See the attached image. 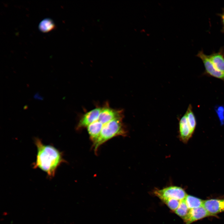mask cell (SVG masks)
<instances>
[{"label": "cell", "instance_id": "7a4b0ae2", "mask_svg": "<svg viewBox=\"0 0 224 224\" xmlns=\"http://www.w3.org/2000/svg\"><path fill=\"white\" fill-rule=\"evenodd\" d=\"M123 119H114L103 125L100 134L93 143L96 153L99 147L108 140L118 136H127V131L122 122Z\"/></svg>", "mask_w": 224, "mask_h": 224}, {"label": "cell", "instance_id": "4fadbf2b", "mask_svg": "<svg viewBox=\"0 0 224 224\" xmlns=\"http://www.w3.org/2000/svg\"><path fill=\"white\" fill-rule=\"evenodd\" d=\"M185 114L191 131L193 133L195 130L196 123L195 116L190 105H189L188 107Z\"/></svg>", "mask_w": 224, "mask_h": 224}, {"label": "cell", "instance_id": "ac0fdd59", "mask_svg": "<svg viewBox=\"0 0 224 224\" xmlns=\"http://www.w3.org/2000/svg\"><path fill=\"white\" fill-rule=\"evenodd\" d=\"M221 31L222 32L224 33V29H222Z\"/></svg>", "mask_w": 224, "mask_h": 224}, {"label": "cell", "instance_id": "7c38bea8", "mask_svg": "<svg viewBox=\"0 0 224 224\" xmlns=\"http://www.w3.org/2000/svg\"><path fill=\"white\" fill-rule=\"evenodd\" d=\"M184 200L189 209L203 206L204 200L192 195H187Z\"/></svg>", "mask_w": 224, "mask_h": 224}, {"label": "cell", "instance_id": "e0dca14e", "mask_svg": "<svg viewBox=\"0 0 224 224\" xmlns=\"http://www.w3.org/2000/svg\"><path fill=\"white\" fill-rule=\"evenodd\" d=\"M221 18V22L222 27V29H224V8L222 9V12L218 14Z\"/></svg>", "mask_w": 224, "mask_h": 224}, {"label": "cell", "instance_id": "52a82bcc", "mask_svg": "<svg viewBox=\"0 0 224 224\" xmlns=\"http://www.w3.org/2000/svg\"><path fill=\"white\" fill-rule=\"evenodd\" d=\"M203 207L212 216L224 212V199H212L204 200Z\"/></svg>", "mask_w": 224, "mask_h": 224}, {"label": "cell", "instance_id": "3957f363", "mask_svg": "<svg viewBox=\"0 0 224 224\" xmlns=\"http://www.w3.org/2000/svg\"><path fill=\"white\" fill-rule=\"evenodd\" d=\"M154 194L162 201L169 199H175L180 201L184 200L188 195L182 188L171 186L161 189H156Z\"/></svg>", "mask_w": 224, "mask_h": 224}, {"label": "cell", "instance_id": "30bf717a", "mask_svg": "<svg viewBox=\"0 0 224 224\" xmlns=\"http://www.w3.org/2000/svg\"><path fill=\"white\" fill-rule=\"evenodd\" d=\"M208 56L215 67L224 73V47L221 48L218 52H213Z\"/></svg>", "mask_w": 224, "mask_h": 224}, {"label": "cell", "instance_id": "ba28073f", "mask_svg": "<svg viewBox=\"0 0 224 224\" xmlns=\"http://www.w3.org/2000/svg\"><path fill=\"white\" fill-rule=\"evenodd\" d=\"M212 216L203 207L190 209L186 217L183 220L185 224L191 223L204 218Z\"/></svg>", "mask_w": 224, "mask_h": 224}, {"label": "cell", "instance_id": "8fae6325", "mask_svg": "<svg viewBox=\"0 0 224 224\" xmlns=\"http://www.w3.org/2000/svg\"><path fill=\"white\" fill-rule=\"evenodd\" d=\"M103 124L98 120L93 123L87 127V130L91 140L94 143L99 138Z\"/></svg>", "mask_w": 224, "mask_h": 224}, {"label": "cell", "instance_id": "277c9868", "mask_svg": "<svg viewBox=\"0 0 224 224\" xmlns=\"http://www.w3.org/2000/svg\"><path fill=\"white\" fill-rule=\"evenodd\" d=\"M197 57L202 61L206 72L211 76L224 81V73L218 70L210 60L208 55L205 54L203 50L200 51Z\"/></svg>", "mask_w": 224, "mask_h": 224}, {"label": "cell", "instance_id": "9c48e42d", "mask_svg": "<svg viewBox=\"0 0 224 224\" xmlns=\"http://www.w3.org/2000/svg\"><path fill=\"white\" fill-rule=\"evenodd\" d=\"M179 138L184 143H186L193 134L188 123L186 114L182 117L179 122Z\"/></svg>", "mask_w": 224, "mask_h": 224}, {"label": "cell", "instance_id": "2e32d148", "mask_svg": "<svg viewBox=\"0 0 224 224\" xmlns=\"http://www.w3.org/2000/svg\"><path fill=\"white\" fill-rule=\"evenodd\" d=\"M181 201L175 199H169L165 200L162 202L171 211L175 212L179 206Z\"/></svg>", "mask_w": 224, "mask_h": 224}, {"label": "cell", "instance_id": "8992f818", "mask_svg": "<svg viewBox=\"0 0 224 224\" xmlns=\"http://www.w3.org/2000/svg\"><path fill=\"white\" fill-rule=\"evenodd\" d=\"M102 108L96 107L85 114L80 120L77 129H79L85 127L98 119Z\"/></svg>", "mask_w": 224, "mask_h": 224}, {"label": "cell", "instance_id": "6da1fadb", "mask_svg": "<svg viewBox=\"0 0 224 224\" xmlns=\"http://www.w3.org/2000/svg\"><path fill=\"white\" fill-rule=\"evenodd\" d=\"M34 142L37 152L33 167L40 169L48 177L53 178L58 167L65 161L62 152L52 145L44 144L39 138H35Z\"/></svg>", "mask_w": 224, "mask_h": 224}, {"label": "cell", "instance_id": "9a60e30c", "mask_svg": "<svg viewBox=\"0 0 224 224\" xmlns=\"http://www.w3.org/2000/svg\"><path fill=\"white\" fill-rule=\"evenodd\" d=\"M54 27V24L52 21L48 19L42 21L39 25L40 30L44 32L52 30Z\"/></svg>", "mask_w": 224, "mask_h": 224}, {"label": "cell", "instance_id": "5bb4252c", "mask_svg": "<svg viewBox=\"0 0 224 224\" xmlns=\"http://www.w3.org/2000/svg\"><path fill=\"white\" fill-rule=\"evenodd\" d=\"M190 209L183 200L181 201L179 206L174 212L183 220L188 215Z\"/></svg>", "mask_w": 224, "mask_h": 224}, {"label": "cell", "instance_id": "5b68a950", "mask_svg": "<svg viewBox=\"0 0 224 224\" xmlns=\"http://www.w3.org/2000/svg\"><path fill=\"white\" fill-rule=\"evenodd\" d=\"M123 117L122 110L114 109L107 106L102 108L98 120L104 125L114 119Z\"/></svg>", "mask_w": 224, "mask_h": 224}]
</instances>
